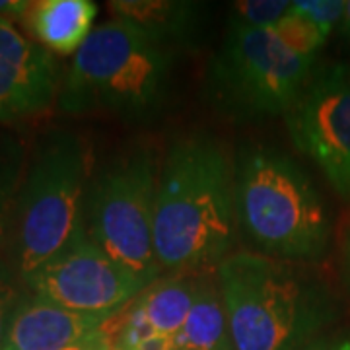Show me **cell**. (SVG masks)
<instances>
[{
    "instance_id": "obj_1",
    "label": "cell",
    "mask_w": 350,
    "mask_h": 350,
    "mask_svg": "<svg viewBox=\"0 0 350 350\" xmlns=\"http://www.w3.org/2000/svg\"><path fill=\"white\" fill-rule=\"evenodd\" d=\"M234 167L213 138L175 142L158 179L154 250L165 271L220 267L236 238Z\"/></svg>"
},
{
    "instance_id": "obj_2",
    "label": "cell",
    "mask_w": 350,
    "mask_h": 350,
    "mask_svg": "<svg viewBox=\"0 0 350 350\" xmlns=\"http://www.w3.org/2000/svg\"><path fill=\"white\" fill-rule=\"evenodd\" d=\"M218 286L236 350H301L333 315L323 286L255 251L220 262Z\"/></svg>"
},
{
    "instance_id": "obj_3",
    "label": "cell",
    "mask_w": 350,
    "mask_h": 350,
    "mask_svg": "<svg viewBox=\"0 0 350 350\" xmlns=\"http://www.w3.org/2000/svg\"><path fill=\"white\" fill-rule=\"evenodd\" d=\"M170 70V51L125 22H105L75 53L59 92V109L68 115L113 113L129 123L148 121L165 103Z\"/></svg>"
},
{
    "instance_id": "obj_4",
    "label": "cell",
    "mask_w": 350,
    "mask_h": 350,
    "mask_svg": "<svg viewBox=\"0 0 350 350\" xmlns=\"http://www.w3.org/2000/svg\"><path fill=\"white\" fill-rule=\"evenodd\" d=\"M236 218L262 255L317 259L327 247L329 218L317 191L290 156L250 146L234 165Z\"/></svg>"
},
{
    "instance_id": "obj_5",
    "label": "cell",
    "mask_w": 350,
    "mask_h": 350,
    "mask_svg": "<svg viewBox=\"0 0 350 350\" xmlns=\"http://www.w3.org/2000/svg\"><path fill=\"white\" fill-rule=\"evenodd\" d=\"M88 154L80 137L53 131L38 144L14 204L12 267L24 282L84 226Z\"/></svg>"
},
{
    "instance_id": "obj_6",
    "label": "cell",
    "mask_w": 350,
    "mask_h": 350,
    "mask_svg": "<svg viewBox=\"0 0 350 350\" xmlns=\"http://www.w3.org/2000/svg\"><path fill=\"white\" fill-rule=\"evenodd\" d=\"M313 63L290 53L273 29L228 24L208 66L206 94L216 111L239 123L284 117L313 75Z\"/></svg>"
},
{
    "instance_id": "obj_7",
    "label": "cell",
    "mask_w": 350,
    "mask_h": 350,
    "mask_svg": "<svg viewBox=\"0 0 350 350\" xmlns=\"http://www.w3.org/2000/svg\"><path fill=\"white\" fill-rule=\"evenodd\" d=\"M156 195V162L150 152L138 148L92 177L84 199L88 236L148 286L162 273L154 250Z\"/></svg>"
},
{
    "instance_id": "obj_8",
    "label": "cell",
    "mask_w": 350,
    "mask_h": 350,
    "mask_svg": "<svg viewBox=\"0 0 350 350\" xmlns=\"http://www.w3.org/2000/svg\"><path fill=\"white\" fill-rule=\"evenodd\" d=\"M43 300L82 313H115L148 284L111 259L82 226L70 243L24 280Z\"/></svg>"
},
{
    "instance_id": "obj_9",
    "label": "cell",
    "mask_w": 350,
    "mask_h": 350,
    "mask_svg": "<svg viewBox=\"0 0 350 350\" xmlns=\"http://www.w3.org/2000/svg\"><path fill=\"white\" fill-rule=\"evenodd\" d=\"M284 121L294 146L350 199V68L337 64L313 72Z\"/></svg>"
},
{
    "instance_id": "obj_10",
    "label": "cell",
    "mask_w": 350,
    "mask_h": 350,
    "mask_svg": "<svg viewBox=\"0 0 350 350\" xmlns=\"http://www.w3.org/2000/svg\"><path fill=\"white\" fill-rule=\"evenodd\" d=\"M59 68L49 51L0 18V123L45 111L55 101Z\"/></svg>"
},
{
    "instance_id": "obj_11",
    "label": "cell",
    "mask_w": 350,
    "mask_h": 350,
    "mask_svg": "<svg viewBox=\"0 0 350 350\" xmlns=\"http://www.w3.org/2000/svg\"><path fill=\"white\" fill-rule=\"evenodd\" d=\"M113 313H82L25 290L16 308L4 350H66L86 342Z\"/></svg>"
},
{
    "instance_id": "obj_12",
    "label": "cell",
    "mask_w": 350,
    "mask_h": 350,
    "mask_svg": "<svg viewBox=\"0 0 350 350\" xmlns=\"http://www.w3.org/2000/svg\"><path fill=\"white\" fill-rule=\"evenodd\" d=\"M107 6L113 20L137 27L172 55L195 41L204 16L200 2L187 0H113Z\"/></svg>"
},
{
    "instance_id": "obj_13",
    "label": "cell",
    "mask_w": 350,
    "mask_h": 350,
    "mask_svg": "<svg viewBox=\"0 0 350 350\" xmlns=\"http://www.w3.org/2000/svg\"><path fill=\"white\" fill-rule=\"evenodd\" d=\"M96 16L98 6L92 0H39L31 2L24 22L49 53L70 55L84 45Z\"/></svg>"
},
{
    "instance_id": "obj_14",
    "label": "cell",
    "mask_w": 350,
    "mask_h": 350,
    "mask_svg": "<svg viewBox=\"0 0 350 350\" xmlns=\"http://www.w3.org/2000/svg\"><path fill=\"white\" fill-rule=\"evenodd\" d=\"M174 340L177 350H236L218 280L197 278L193 308Z\"/></svg>"
},
{
    "instance_id": "obj_15",
    "label": "cell",
    "mask_w": 350,
    "mask_h": 350,
    "mask_svg": "<svg viewBox=\"0 0 350 350\" xmlns=\"http://www.w3.org/2000/svg\"><path fill=\"white\" fill-rule=\"evenodd\" d=\"M195 282L185 276L158 278L137 296L138 306L158 333L175 337L195 301Z\"/></svg>"
},
{
    "instance_id": "obj_16",
    "label": "cell",
    "mask_w": 350,
    "mask_h": 350,
    "mask_svg": "<svg viewBox=\"0 0 350 350\" xmlns=\"http://www.w3.org/2000/svg\"><path fill=\"white\" fill-rule=\"evenodd\" d=\"M25 174L22 144L12 137L0 135V250L12 224L14 204Z\"/></svg>"
},
{
    "instance_id": "obj_17",
    "label": "cell",
    "mask_w": 350,
    "mask_h": 350,
    "mask_svg": "<svg viewBox=\"0 0 350 350\" xmlns=\"http://www.w3.org/2000/svg\"><path fill=\"white\" fill-rule=\"evenodd\" d=\"M271 29L290 53L306 59H315L317 51L321 49L327 39L317 25L310 22L306 16L296 12L294 8Z\"/></svg>"
},
{
    "instance_id": "obj_18",
    "label": "cell",
    "mask_w": 350,
    "mask_h": 350,
    "mask_svg": "<svg viewBox=\"0 0 350 350\" xmlns=\"http://www.w3.org/2000/svg\"><path fill=\"white\" fill-rule=\"evenodd\" d=\"M292 10V2L286 0H239L230 8V25L271 29L288 12Z\"/></svg>"
},
{
    "instance_id": "obj_19",
    "label": "cell",
    "mask_w": 350,
    "mask_h": 350,
    "mask_svg": "<svg viewBox=\"0 0 350 350\" xmlns=\"http://www.w3.org/2000/svg\"><path fill=\"white\" fill-rule=\"evenodd\" d=\"M20 282L22 278L14 271L12 262L0 259V350H4L12 315L25 294L20 288Z\"/></svg>"
},
{
    "instance_id": "obj_20",
    "label": "cell",
    "mask_w": 350,
    "mask_h": 350,
    "mask_svg": "<svg viewBox=\"0 0 350 350\" xmlns=\"http://www.w3.org/2000/svg\"><path fill=\"white\" fill-rule=\"evenodd\" d=\"M345 0H296L292 8L321 29V33L329 38V33L340 24L345 14Z\"/></svg>"
},
{
    "instance_id": "obj_21",
    "label": "cell",
    "mask_w": 350,
    "mask_h": 350,
    "mask_svg": "<svg viewBox=\"0 0 350 350\" xmlns=\"http://www.w3.org/2000/svg\"><path fill=\"white\" fill-rule=\"evenodd\" d=\"M135 350H177V349H175L174 337L154 331V333L144 338V340H142Z\"/></svg>"
},
{
    "instance_id": "obj_22",
    "label": "cell",
    "mask_w": 350,
    "mask_h": 350,
    "mask_svg": "<svg viewBox=\"0 0 350 350\" xmlns=\"http://www.w3.org/2000/svg\"><path fill=\"white\" fill-rule=\"evenodd\" d=\"M31 2L27 0H0V18L10 20L12 18H24Z\"/></svg>"
},
{
    "instance_id": "obj_23",
    "label": "cell",
    "mask_w": 350,
    "mask_h": 350,
    "mask_svg": "<svg viewBox=\"0 0 350 350\" xmlns=\"http://www.w3.org/2000/svg\"><path fill=\"white\" fill-rule=\"evenodd\" d=\"M301 350H350V337L313 338L312 342Z\"/></svg>"
},
{
    "instance_id": "obj_24",
    "label": "cell",
    "mask_w": 350,
    "mask_h": 350,
    "mask_svg": "<svg viewBox=\"0 0 350 350\" xmlns=\"http://www.w3.org/2000/svg\"><path fill=\"white\" fill-rule=\"evenodd\" d=\"M86 350H113V347H111V342H109V338L105 337L100 329V333L88 342Z\"/></svg>"
},
{
    "instance_id": "obj_25",
    "label": "cell",
    "mask_w": 350,
    "mask_h": 350,
    "mask_svg": "<svg viewBox=\"0 0 350 350\" xmlns=\"http://www.w3.org/2000/svg\"><path fill=\"white\" fill-rule=\"evenodd\" d=\"M338 27H340L342 38L350 43V0H347V4H345V14H342V20H340Z\"/></svg>"
},
{
    "instance_id": "obj_26",
    "label": "cell",
    "mask_w": 350,
    "mask_h": 350,
    "mask_svg": "<svg viewBox=\"0 0 350 350\" xmlns=\"http://www.w3.org/2000/svg\"><path fill=\"white\" fill-rule=\"evenodd\" d=\"M98 333H100V331H98ZM98 333H96V335H98ZM96 335H94V337H96ZM94 337H92V338H94ZM92 338H88L86 342H82V345H76V347H72V349H66V350H86L88 342H90Z\"/></svg>"
},
{
    "instance_id": "obj_27",
    "label": "cell",
    "mask_w": 350,
    "mask_h": 350,
    "mask_svg": "<svg viewBox=\"0 0 350 350\" xmlns=\"http://www.w3.org/2000/svg\"><path fill=\"white\" fill-rule=\"evenodd\" d=\"M347 255H349V259H350V232H349V239H347Z\"/></svg>"
}]
</instances>
